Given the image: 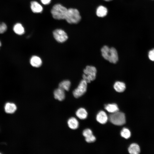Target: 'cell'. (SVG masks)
Instances as JSON below:
<instances>
[{"instance_id":"cell-15","label":"cell","mask_w":154,"mask_h":154,"mask_svg":"<svg viewBox=\"0 0 154 154\" xmlns=\"http://www.w3.org/2000/svg\"><path fill=\"white\" fill-rule=\"evenodd\" d=\"M77 117L81 119H84L86 118L88 116V113L86 110L83 108L78 109L76 112Z\"/></svg>"},{"instance_id":"cell-27","label":"cell","mask_w":154,"mask_h":154,"mask_svg":"<svg viewBox=\"0 0 154 154\" xmlns=\"http://www.w3.org/2000/svg\"><path fill=\"white\" fill-rule=\"evenodd\" d=\"M1 42L0 41V46H1Z\"/></svg>"},{"instance_id":"cell-16","label":"cell","mask_w":154,"mask_h":154,"mask_svg":"<svg viewBox=\"0 0 154 154\" xmlns=\"http://www.w3.org/2000/svg\"><path fill=\"white\" fill-rule=\"evenodd\" d=\"M105 109L108 112L113 113L119 111V108L116 104H110L106 105L105 106Z\"/></svg>"},{"instance_id":"cell-24","label":"cell","mask_w":154,"mask_h":154,"mask_svg":"<svg viewBox=\"0 0 154 154\" xmlns=\"http://www.w3.org/2000/svg\"><path fill=\"white\" fill-rule=\"evenodd\" d=\"M148 57L151 60L154 61V49L150 50L149 52Z\"/></svg>"},{"instance_id":"cell-17","label":"cell","mask_w":154,"mask_h":154,"mask_svg":"<svg viewBox=\"0 0 154 154\" xmlns=\"http://www.w3.org/2000/svg\"><path fill=\"white\" fill-rule=\"evenodd\" d=\"M107 9L103 6H99L96 9V14L98 17H104L107 15Z\"/></svg>"},{"instance_id":"cell-19","label":"cell","mask_w":154,"mask_h":154,"mask_svg":"<svg viewBox=\"0 0 154 154\" xmlns=\"http://www.w3.org/2000/svg\"><path fill=\"white\" fill-rule=\"evenodd\" d=\"M13 29L14 32L17 34L21 35L25 33L24 27L20 23H16L14 26Z\"/></svg>"},{"instance_id":"cell-13","label":"cell","mask_w":154,"mask_h":154,"mask_svg":"<svg viewBox=\"0 0 154 154\" xmlns=\"http://www.w3.org/2000/svg\"><path fill=\"white\" fill-rule=\"evenodd\" d=\"M114 88L116 92H124L126 89L125 84L123 82L117 81L114 85Z\"/></svg>"},{"instance_id":"cell-5","label":"cell","mask_w":154,"mask_h":154,"mask_svg":"<svg viewBox=\"0 0 154 154\" xmlns=\"http://www.w3.org/2000/svg\"><path fill=\"white\" fill-rule=\"evenodd\" d=\"M83 72L84 74L82 75V78L87 83H90L96 79L97 70L95 67L87 66L84 69Z\"/></svg>"},{"instance_id":"cell-6","label":"cell","mask_w":154,"mask_h":154,"mask_svg":"<svg viewBox=\"0 0 154 154\" xmlns=\"http://www.w3.org/2000/svg\"><path fill=\"white\" fill-rule=\"evenodd\" d=\"M87 82L84 80H82L78 87L74 90L73 94L76 98L80 97L86 92L87 88Z\"/></svg>"},{"instance_id":"cell-23","label":"cell","mask_w":154,"mask_h":154,"mask_svg":"<svg viewBox=\"0 0 154 154\" xmlns=\"http://www.w3.org/2000/svg\"><path fill=\"white\" fill-rule=\"evenodd\" d=\"M7 29V26L4 23H0V33H3Z\"/></svg>"},{"instance_id":"cell-2","label":"cell","mask_w":154,"mask_h":154,"mask_svg":"<svg viewBox=\"0 0 154 154\" xmlns=\"http://www.w3.org/2000/svg\"><path fill=\"white\" fill-rule=\"evenodd\" d=\"M81 17L78 11L75 9H67L65 19L69 23L76 24L80 20Z\"/></svg>"},{"instance_id":"cell-21","label":"cell","mask_w":154,"mask_h":154,"mask_svg":"<svg viewBox=\"0 0 154 154\" xmlns=\"http://www.w3.org/2000/svg\"><path fill=\"white\" fill-rule=\"evenodd\" d=\"M120 134L122 137L126 139H128L130 137L131 133L128 128H124L121 131Z\"/></svg>"},{"instance_id":"cell-3","label":"cell","mask_w":154,"mask_h":154,"mask_svg":"<svg viewBox=\"0 0 154 154\" xmlns=\"http://www.w3.org/2000/svg\"><path fill=\"white\" fill-rule=\"evenodd\" d=\"M67 10V8L60 4H56L52 7L51 13L54 19L58 20L65 19Z\"/></svg>"},{"instance_id":"cell-14","label":"cell","mask_w":154,"mask_h":154,"mask_svg":"<svg viewBox=\"0 0 154 154\" xmlns=\"http://www.w3.org/2000/svg\"><path fill=\"white\" fill-rule=\"evenodd\" d=\"M128 151L131 154H138L140 152L139 145L136 143L131 144L128 148Z\"/></svg>"},{"instance_id":"cell-1","label":"cell","mask_w":154,"mask_h":154,"mask_svg":"<svg viewBox=\"0 0 154 154\" xmlns=\"http://www.w3.org/2000/svg\"><path fill=\"white\" fill-rule=\"evenodd\" d=\"M101 51L103 57L110 62L116 64L118 61L117 52L114 48H110L108 46L105 45L101 48Z\"/></svg>"},{"instance_id":"cell-26","label":"cell","mask_w":154,"mask_h":154,"mask_svg":"<svg viewBox=\"0 0 154 154\" xmlns=\"http://www.w3.org/2000/svg\"><path fill=\"white\" fill-rule=\"evenodd\" d=\"M104 1H112V0H104Z\"/></svg>"},{"instance_id":"cell-18","label":"cell","mask_w":154,"mask_h":154,"mask_svg":"<svg viewBox=\"0 0 154 154\" xmlns=\"http://www.w3.org/2000/svg\"><path fill=\"white\" fill-rule=\"evenodd\" d=\"M17 109L16 105L12 103H7L5 107V110L6 112L9 114L14 113Z\"/></svg>"},{"instance_id":"cell-8","label":"cell","mask_w":154,"mask_h":154,"mask_svg":"<svg viewBox=\"0 0 154 154\" xmlns=\"http://www.w3.org/2000/svg\"><path fill=\"white\" fill-rule=\"evenodd\" d=\"M108 117L106 113L103 111H100L96 116L97 121L100 123L104 124L107 121Z\"/></svg>"},{"instance_id":"cell-28","label":"cell","mask_w":154,"mask_h":154,"mask_svg":"<svg viewBox=\"0 0 154 154\" xmlns=\"http://www.w3.org/2000/svg\"><path fill=\"white\" fill-rule=\"evenodd\" d=\"M0 154H1V153H0Z\"/></svg>"},{"instance_id":"cell-7","label":"cell","mask_w":154,"mask_h":154,"mask_svg":"<svg viewBox=\"0 0 154 154\" xmlns=\"http://www.w3.org/2000/svg\"><path fill=\"white\" fill-rule=\"evenodd\" d=\"M53 35L55 39L58 42L62 43L68 38L66 33L61 29H56L53 32Z\"/></svg>"},{"instance_id":"cell-25","label":"cell","mask_w":154,"mask_h":154,"mask_svg":"<svg viewBox=\"0 0 154 154\" xmlns=\"http://www.w3.org/2000/svg\"><path fill=\"white\" fill-rule=\"evenodd\" d=\"M42 3L44 5H46L50 3L51 0H40Z\"/></svg>"},{"instance_id":"cell-20","label":"cell","mask_w":154,"mask_h":154,"mask_svg":"<svg viewBox=\"0 0 154 154\" xmlns=\"http://www.w3.org/2000/svg\"><path fill=\"white\" fill-rule=\"evenodd\" d=\"M71 85V82L68 80H64L59 83L58 88L64 90L68 91Z\"/></svg>"},{"instance_id":"cell-4","label":"cell","mask_w":154,"mask_h":154,"mask_svg":"<svg viewBox=\"0 0 154 154\" xmlns=\"http://www.w3.org/2000/svg\"><path fill=\"white\" fill-rule=\"evenodd\" d=\"M108 119L111 123L116 125H123L126 122L125 114L119 111L110 114Z\"/></svg>"},{"instance_id":"cell-12","label":"cell","mask_w":154,"mask_h":154,"mask_svg":"<svg viewBox=\"0 0 154 154\" xmlns=\"http://www.w3.org/2000/svg\"><path fill=\"white\" fill-rule=\"evenodd\" d=\"M30 63L33 67H39L41 66L42 64V61L41 58L36 56H32L30 60Z\"/></svg>"},{"instance_id":"cell-10","label":"cell","mask_w":154,"mask_h":154,"mask_svg":"<svg viewBox=\"0 0 154 154\" xmlns=\"http://www.w3.org/2000/svg\"><path fill=\"white\" fill-rule=\"evenodd\" d=\"M67 124L68 127L72 129H77L79 125L78 120L76 118L74 117H71L68 120Z\"/></svg>"},{"instance_id":"cell-11","label":"cell","mask_w":154,"mask_h":154,"mask_svg":"<svg viewBox=\"0 0 154 154\" xmlns=\"http://www.w3.org/2000/svg\"><path fill=\"white\" fill-rule=\"evenodd\" d=\"M31 10L34 13H40L43 10L42 7L36 1H31Z\"/></svg>"},{"instance_id":"cell-22","label":"cell","mask_w":154,"mask_h":154,"mask_svg":"<svg viewBox=\"0 0 154 154\" xmlns=\"http://www.w3.org/2000/svg\"><path fill=\"white\" fill-rule=\"evenodd\" d=\"M82 134L83 136L85 137V139L89 138L94 135L92 131L89 129H84L83 131Z\"/></svg>"},{"instance_id":"cell-9","label":"cell","mask_w":154,"mask_h":154,"mask_svg":"<svg viewBox=\"0 0 154 154\" xmlns=\"http://www.w3.org/2000/svg\"><path fill=\"white\" fill-rule=\"evenodd\" d=\"M54 96L55 99L60 101H62L65 98L64 90L58 88L54 90Z\"/></svg>"}]
</instances>
